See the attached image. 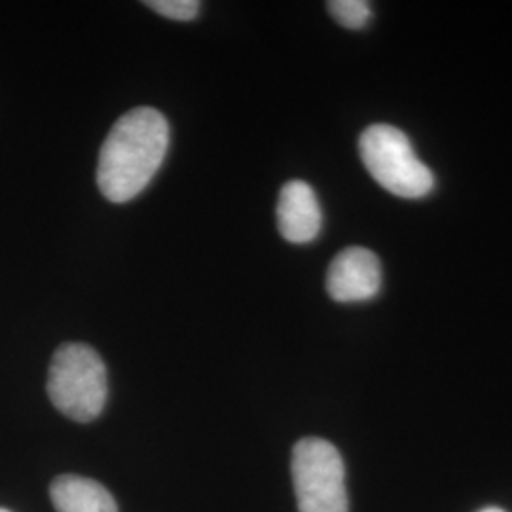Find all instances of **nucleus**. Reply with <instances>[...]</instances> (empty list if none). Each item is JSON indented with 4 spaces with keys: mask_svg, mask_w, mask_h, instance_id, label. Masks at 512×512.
<instances>
[{
    "mask_svg": "<svg viewBox=\"0 0 512 512\" xmlns=\"http://www.w3.org/2000/svg\"><path fill=\"white\" fill-rule=\"evenodd\" d=\"M323 226V211L315 190L304 181H289L279 192L277 228L291 243H310L319 236Z\"/></svg>",
    "mask_w": 512,
    "mask_h": 512,
    "instance_id": "423d86ee",
    "label": "nucleus"
},
{
    "mask_svg": "<svg viewBox=\"0 0 512 512\" xmlns=\"http://www.w3.org/2000/svg\"><path fill=\"white\" fill-rule=\"evenodd\" d=\"M382 289L380 258L365 247H349L330 262L327 291L342 304L365 302Z\"/></svg>",
    "mask_w": 512,
    "mask_h": 512,
    "instance_id": "39448f33",
    "label": "nucleus"
},
{
    "mask_svg": "<svg viewBox=\"0 0 512 512\" xmlns=\"http://www.w3.org/2000/svg\"><path fill=\"white\" fill-rule=\"evenodd\" d=\"M169 124L150 107L126 112L110 129L97 164V186L112 203L137 198L164 164Z\"/></svg>",
    "mask_w": 512,
    "mask_h": 512,
    "instance_id": "f257e3e1",
    "label": "nucleus"
},
{
    "mask_svg": "<svg viewBox=\"0 0 512 512\" xmlns=\"http://www.w3.org/2000/svg\"><path fill=\"white\" fill-rule=\"evenodd\" d=\"M359 154L372 179L404 200H420L435 188L433 171L423 164L403 131L387 124L368 126Z\"/></svg>",
    "mask_w": 512,
    "mask_h": 512,
    "instance_id": "7ed1b4c3",
    "label": "nucleus"
},
{
    "mask_svg": "<svg viewBox=\"0 0 512 512\" xmlns=\"http://www.w3.org/2000/svg\"><path fill=\"white\" fill-rule=\"evenodd\" d=\"M291 469L298 511L348 512L344 459L329 440L296 442Z\"/></svg>",
    "mask_w": 512,
    "mask_h": 512,
    "instance_id": "20e7f679",
    "label": "nucleus"
},
{
    "mask_svg": "<svg viewBox=\"0 0 512 512\" xmlns=\"http://www.w3.org/2000/svg\"><path fill=\"white\" fill-rule=\"evenodd\" d=\"M478 512H505L503 509H497V507H488V509H482V511Z\"/></svg>",
    "mask_w": 512,
    "mask_h": 512,
    "instance_id": "9d476101",
    "label": "nucleus"
},
{
    "mask_svg": "<svg viewBox=\"0 0 512 512\" xmlns=\"http://www.w3.org/2000/svg\"><path fill=\"white\" fill-rule=\"evenodd\" d=\"M50 497L57 512H118L109 490L84 476H57Z\"/></svg>",
    "mask_w": 512,
    "mask_h": 512,
    "instance_id": "0eeeda50",
    "label": "nucleus"
},
{
    "mask_svg": "<svg viewBox=\"0 0 512 512\" xmlns=\"http://www.w3.org/2000/svg\"><path fill=\"white\" fill-rule=\"evenodd\" d=\"M0 512H10L8 509H0Z\"/></svg>",
    "mask_w": 512,
    "mask_h": 512,
    "instance_id": "9b49d317",
    "label": "nucleus"
},
{
    "mask_svg": "<svg viewBox=\"0 0 512 512\" xmlns=\"http://www.w3.org/2000/svg\"><path fill=\"white\" fill-rule=\"evenodd\" d=\"M48 397L71 420L88 423L99 418L109 397L107 368L99 353L86 344L57 349L48 372Z\"/></svg>",
    "mask_w": 512,
    "mask_h": 512,
    "instance_id": "f03ea898",
    "label": "nucleus"
},
{
    "mask_svg": "<svg viewBox=\"0 0 512 512\" xmlns=\"http://www.w3.org/2000/svg\"><path fill=\"white\" fill-rule=\"evenodd\" d=\"M147 6L160 16L175 21H192L198 18L202 8L198 0H148Z\"/></svg>",
    "mask_w": 512,
    "mask_h": 512,
    "instance_id": "1a4fd4ad",
    "label": "nucleus"
},
{
    "mask_svg": "<svg viewBox=\"0 0 512 512\" xmlns=\"http://www.w3.org/2000/svg\"><path fill=\"white\" fill-rule=\"evenodd\" d=\"M327 8L330 16L346 29H363L372 18V6L366 0H332Z\"/></svg>",
    "mask_w": 512,
    "mask_h": 512,
    "instance_id": "6e6552de",
    "label": "nucleus"
}]
</instances>
